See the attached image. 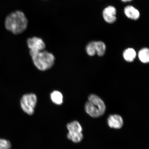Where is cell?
Wrapping results in <instances>:
<instances>
[{
  "label": "cell",
  "instance_id": "6da1fadb",
  "mask_svg": "<svg viewBox=\"0 0 149 149\" xmlns=\"http://www.w3.org/2000/svg\"><path fill=\"white\" fill-rule=\"evenodd\" d=\"M28 21L21 11H17L9 14L6 18L5 26L7 29L15 34L23 33L27 27Z\"/></svg>",
  "mask_w": 149,
  "mask_h": 149
},
{
  "label": "cell",
  "instance_id": "7a4b0ae2",
  "mask_svg": "<svg viewBox=\"0 0 149 149\" xmlns=\"http://www.w3.org/2000/svg\"><path fill=\"white\" fill-rule=\"evenodd\" d=\"M33 64L38 70L45 71L52 68L55 64L54 56L47 51L29 52Z\"/></svg>",
  "mask_w": 149,
  "mask_h": 149
},
{
  "label": "cell",
  "instance_id": "3957f363",
  "mask_svg": "<svg viewBox=\"0 0 149 149\" xmlns=\"http://www.w3.org/2000/svg\"><path fill=\"white\" fill-rule=\"evenodd\" d=\"M85 111L89 116L97 118L103 115L106 110L105 103L102 99L95 94L88 97V101L85 105Z\"/></svg>",
  "mask_w": 149,
  "mask_h": 149
},
{
  "label": "cell",
  "instance_id": "277c9868",
  "mask_svg": "<svg viewBox=\"0 0 149 149\" xmlns=\"http://www.w3.org/2000/svg\"><path fill=\"white\" fill-rule=\"evenodd\" d=\"M37 97L33 93L24 95L20 100V106L24 112L29 115H33L37 102Z\"/></svg>",
  "mask_w": 149,
  "mask_h": 149
},
{
  "label": "cell",
  "instance_id": "5b68a950",
  "mask_svg": "<svg viewBox=\"0 0 149 149\" xmlns=\"http://www.w3.org/2000/svg\"><path fill=\"white\" fill-rule=\"evenodd\" d=\"M67 128L69 132L67 135L68 139L75 143H78L82 140L83 135L82 132V128L79 123L74 121L68 124Z\"/></svg>",
  "mask_w": 149,
  "mask_h": 149
},
{
  "label": "cell",
  "instance_id": "8992f818",
  "mask_svg": "<svg viewBox=\"0 0 149 149\" xmlns=\"http://www.w3.org/2000/svg\"><path fill=\"white\" fill-rule=\"evenodd\" d=\"M27 43L29 52H38L45 49V44L41 38L34 37L28 39Z\"/></svg>",
  "mask_w": 149,
  "mask_h": 149
},
{
  "label": "cell",
  "instance_id": "52a82bcc",
  "mask_svg": "<svg viewBox=\"0 0 149 149\" xmlns=\"http://www.w3.org/2000/svg\"><path fill=\"white\" fill-rule=\"evenodd\" d=\"M117 10L114 7L109 6L104 9L102 16L105 21L109 24H112L116 22Z\"/></svg>",
  "mask_w": 149,
  "mask_h": 149
},
{
  "label": "cell",
  "instance_id": "ba28073f",
  "mask_svg": "<svg viewBox=\"0 0 149 149\" xmlns=\"http://www.w3.org/2000/svg\"><path fill=\"white\" fill-rule=\"evenodd\" d=\"M107 123L110 127L119 129L123 125V120L122 117L117 114L111 115L108 117Z\"/></svg>",
  "mask_w": 149,
  "mask_h": 149
},
{
  "label": "cell",
  "instance_id": "9c48e42d",
  "mask_svg": "<svg viewBox=\"0 0 149 149\" xmlns=\"http://www.w3.org/2000/svg\"><path fill=\"white\" fill-rule=\"evenodd\" d=\"M124 12L127 17L130 19L136 20L140 17V13L139 10L131 5L126 7L124 9Z\"/></svg>",
  "mask_w": 149,
  "mask_h": 149
},
{
  "label": "cell",
  "instance_id": "30bf717a",
  "mask_svg": "<svg viewBox=\"0 0 149 149\" xmlns=\"http://www.w3.org/2000/svg\"><path fill=\"white\" fill-rule=\"evenodd\" d=\"M123 56L125 60L127 62H131L134 60L136 56V53L133 48H128L123 52Z\"/></svg>",
  "mask_w": 149,
  "mask_h": 149
},
{
  "label": "cell",
  "instance_id": "8fae6325",
  "mask_svg": "<svg viewBox=\"0 0 149 149\" xmlns=\"http://www.w3.org/2000/svg\"><path fill=\"white\" fill-rule=\"evenodd\" d=\"M51 100L53 103L57 105H61L63 103V97L62 94L58 91H55L50 95Z\"/></svg>",
  "mask_w": 149,
  "mask_h": 149
},
{
  "label": "cell",
  "instance_id": "7c38bea8",
  "mask_svg": "<svg viewBox=\"0 0 149 149\" xmlns=\"http://www.w3.org/2000/svg\"><path fill=\"white\" fill-rule=\"evenodd\" d=\"M139 57L141 62L148 63L149 61V50L148 48H144L139 52Z\"/></svg>",
  "mask_w": 149,
  "mask_h": 149
},
{
  "label": "cell",
  "instance_id": "4fadbf2b",
  "mask_svg": "<svg viewBox=\"0 0 149 149\" xmlns=\"http://www.w3.org/2000/svg\"><path fill=\"white\" fill-rule=\"evenodd\" d=\"M96 53L100 56H102L105 54L106 46L104 43L102 41L95 42Z\"/></svg>",
  "mask_w": 149,
  "mask_h": 149
},
{
  "label": "cell",
  "instance_id": "5bb4252c",
  "mask_svg": "<svg viewBox=\"0 0 149 149\" xmlns=\"http://www.w3.org/2000/svg\"><path fill=\"white\" fill-rule=\"evenodd\" d=\"M86 51L91 56H94L96 53L95 41L89 42L86 47Z\"/></svg>",
  "mask_w": 149,
  "mask_h": 149
},
{
  "label": "cell",
  "instance_id": "9a60e30c",
  "mask_svg": "<svg viewBox=\"0 0 149 149\" xmlns=\"http://www.w3.org/2000/svg\"><path fill=\"white\" fill-rule=\"evenodd\" d=\"M11 143L6 139H0V149H10Z\"/></svg>",
  "mask_w": 149,
  "mask_h": 149
},
{
  "label": "cell",
  "instance_id": "2e32d148",
  "mask_svg": "<svg viewBox=\"0 0 149 149\" xmlns=\"http://www.w3.org/2000/svg\"><path fill=\"white\" fill-rule=\"evenodd\" d=\"M123 2H129L132 1V0H121Z\"/></svg>",
  "mask_w": 149,
  "mask_h": 149
}]
</instances>
